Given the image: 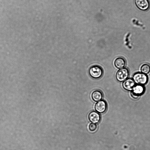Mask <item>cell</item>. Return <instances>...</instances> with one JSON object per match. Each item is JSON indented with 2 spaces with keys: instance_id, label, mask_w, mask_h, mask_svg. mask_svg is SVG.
<instances>
[{
  "instance_id": "obj_1",
  "label": "cell",
  "mask_w": 150,
  "mask_h": 150,
  "mask_svg": "<svg viewBox=\"0 0 150 150\" xmlns=\"http://www.w3.org/2000/svg\"><path fill=\"white\" fill-rule=\"evenodd\" d=\"M132 79L135 83L143 85L147 83L148 78L146 74L142 73L137 72L133 75Z\"/></svg>"
},
{
  "instance_id": "obj_2",
  "label": "cell",
  "mask_w": 150,
  "mask_h": 150,
  "mask_svg": "<svg viewBox=\"0 0 150 150\" xmlns=\"http://www.w3.org/2000/svg\"><path fill=\"white\" fill-rule=\"evenodd\" d=\"M89 73L90 76L95 79L100 78L103 74V71L102 68L97 65L91 67L90 69Z\"/></svg>"
},
{
  "instance_id": "obj_3",
  "label": "cell",
  "mask_w": 150,
  "mask_h": 150,
  "mask_svg": "<svg viewBox=\"0 0 150 150\" xmlns=\"http://www.w3.org/2000/svg\"><path fill=\"white\" fill-rule=\"evenodd\" d=\"M129 75V69L127 68L124 67L118 70L116 74V78L118 81L122 82L127 79Z\"/></svg>"
},
{
  "instance_id": "obj_4",
  "label": "cell",
  "mask_w": 150,
  "mask_h": 150,
  "mask_svg": "<svg viewBox=\"0 0 150 150\" xmlns=\"http://www.w3.org/2000/svg\"><path fill=\"white\" fill-rule=\"evenodd\" d=\"M144 91V87L143 85L137 84L135 85L132 89L131 95L133 98H137L143 94Z\"/></svg>"
},
{
  "instance_id": "obj_5",
  "label": "cell",
  "mask_w": 150,
  "mask_h": 150,
  "mask_svg": "<svg viewBox=\"0 0 150 150\" xmlns=\"http://www.w3.org/2000/svg\"><path fill=\"white\" fill-rule=\"evenodd\" d=\"M135 4L142 11L147 10L150 7L148 0H135Z\"/></svg>"
},
{
  "instance_id": "obj_6",
  "label": "cell",
  "mask_w": 150,
  "mask_h": 150,
  "mask_svg": "<svg viewBox=\"0 0 150 150\" xmlns=\"http://www.w3.org/2000/svg\"><path fill=\"white\" fill-rule=\"evenodd\" d=\"M95 109L98 113H103L106 110L107 108L106 103L104 100L98 102L95 105Z\"/></svg>"
},
{
  "instance_id": "obj_7",
  "label": "cell",
  "mask_w": 150,
  "mask_h": 150,
  "mask_svg": "<svg viewBox=\"0 0 150 150\" xmlns=\"http://www.w3.org/2000/svg\"><path fill=\"white\" fill-rule=\"evenodd\" d=\"M122 85L125 90L131 91L135 85V83L132 79L129 78L123 81Z\"/></svg>"
},
{
  "instance_id": "obj_8",
  "label": "cell",
  "mask_w": 150,
  "mask_h": 150,
  "mask_svg": "<svg viewBox=\"0 0 150 150\" xmlns=\"http://www.w3.org/2000/svg\"><path fill=\"white\" fill-rule=\"evenodd\" d=\"M88 117L89 120L92 123H98L100 120V116L99 114L96 111H93L90 113Z\"/></svg>"
},
{
  "instance_id": "obj_9",
  "label": "cell",
  "mask_w": 150,
  "mask_h": 150,
  "mask_svg": "<svg viewBox=\"0 0 150 150\" xmlns=\"http://www.w3.org/2000/svg\"><path fill=\"white\" fill-rule=\"evenodd\" d=\"M126 64V61L122 57H119L115 61L114 65L116 67L119 69L124 67Z\"/></svg>"
},
{
  "instance_id": "obj_10",
  "label": "cell",
  "mask_w": 150,
  "mask_h": 150,
  "mask_svg": "<svg viewBox=\"0 0 150 150\" xmlns=\"http://www.w3.org/2000/svg\"><path fill=\"white\" fill-rule=\"evenodd\" d=\"M91 97L93 100L98 102L102 98L103 94L100 91L95 90L92 93Z\"/></svg>"
},
{
  "instance_id": "obj_11",
  "label": "cell",
  "mask_w": 150,
  "mask_h": 150,
  "mask_svg": "<svg viewBox=\"0 0 150 150\" xmlns=\"http://www.w3.org/2000/svg\"><path fill=\"white\" fill-rule=\"evenodd\" d=\"M141 71L142 73L145 74L150 73V65L147 64H143L141 67Z\"/></svg>"
},
{
  "instance_id": "obj_12",
  "label": "cell",
  "mask_w": 150,
  "mask_h": 150,
  "mask_svg": "<svg viewBox=\"0 0 150 150\" xmlns=\"http://www.w3.org/2000/svg\"><path fill=\"white\" fill-rule=\"evenodd\" d=\"M97 125L94 123H91L89 126V129L91 131H94L97 129Z\"/></svg>"
}]
</instances>
